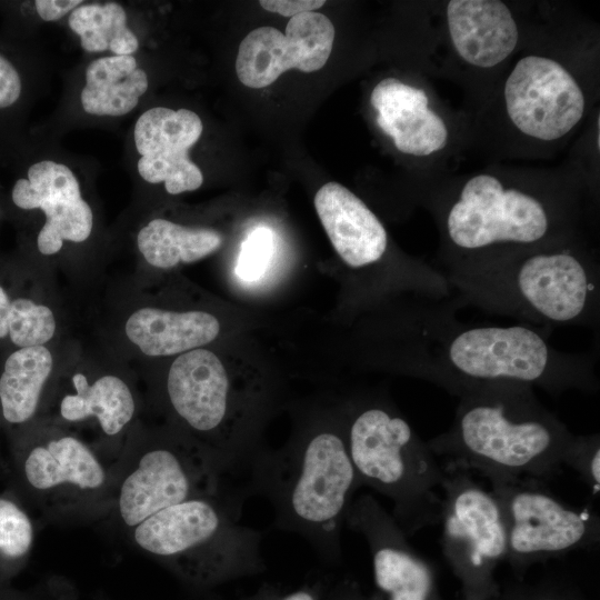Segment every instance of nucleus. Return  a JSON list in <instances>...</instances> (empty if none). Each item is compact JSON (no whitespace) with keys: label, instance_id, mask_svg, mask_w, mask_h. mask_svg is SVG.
Returning <instances> with one entry per match:
<instances>
[{"label":"nucleus","instance_id":"b1692460","mask_svg":"<svg viewBox=\"0 0 600 600\" xmlns=\"http://www.w3.org/2000/svg\"><path fill=\"white\" fill-rule=\"evenodd\" d=\"M222 241L216 230L188 228L166 219L151 220L137 237L147 262L160 269L200 260L218 250Z\"/></svg>","mask_w":600,"mask_h":600},{"label":"nucleus","instance_id":"cd10ccee","mask_svg":"<svg viewBox=\"0 0 600 600\" xmlns=\"http://www.w3.org/2000/svg\"><path fill=\"white\" fill-rule=\"evenodd\" d=\"M562 466L574 470L597 496L600 490V436L572 434L564 447Z\"/></svg>","mask_w":600,"mask_h":600},{"label":"nucleus","instance_id":"2eb2a0df","mask_svg":"<svg viewBox=\"0 0 600 600\" xmlns=\"http://www.w3.org/2000/svg\"><path fill=\"white\" fill-rule=\"evenodd\" d=\"M202 121L188 109L157 107L143 112L134 126V143L141 158L138 172L147 182H164L167 192L179 194L198 189L201 170L189 150L202 133Z\"/></svg>","mask_w":600,"mask_h":600},{"label":"nucleus","instance_id":"c9c22d12","mask_svg":"<svg viewBox=\"0 0 600 600\" xmlns=\"http://www.w3.org/2000/svg\"><path fill=\"white\" fill-rule=\"evenodd\" d=\"M277 600H323V590L320 583L304 584L291 592L280 593Z\"/></svg>","mask_w":600,"mask_h":600},{"label":"nucleus","instance_id":"f257e3e1","mask_svg":"<svg viewBox=\"0 0 600 600\" xmlns=\"http://www.w3.org/2000/svg\"><path fill=\"white\" fill-rule=\"evenodd\" d=\"M420 308L413 372L452 396L503 381L556 394L599 389L592 358L554 349L531 327L460 323L452 297L422 302Z\"/></svg>","mask_w":600,"mask_h":600},{"label":"nucleus","instance_id":"72a5a7b5","mask_svg":"<svg viewBox=\"0 0 600 600\" xmlns=\"http://www.w3.org/2000/svg\"><path fill=\"white\" fill-rule=\"evenodd\" d=\"M326 600H383L379 592L367 593L353 580L338 582L328 593Z\"/></svg>","mask_w":600,"mask_h":600},{"label":"nucleus","instance_id":"f704fd0d","mask_svg":"<svg viewBox=\"0 0 600 600\" xmlns=\"http://www.w3.org/2000/svg\"><path fill=\"white\" fill-rule=\"evenodd\" d=\"M36 9L38 14L44 21H54L62 18L66 13L72 12L81 0H37Z\"/></svg>","mask_w":600,"mask_h":600},{"label":"nucleus","instance_id":"bb28decb","mask_svg":"<svg viewBox=\"0 0 600 600\" xmlns=\"http://www.w3.org/2000/svg\"><path fill=\"white\" fill-rule=\"evenodd\" d=\"M33 540L34 527L29 513L12 498L0 496V552L22 568Z\"/></svg>","mask_w":600,"mask_h":600},{"label":"nucleus","instance_id":"c85d7f7f","mask_svg":"<svg viewBox=\"0 0 600 600\" xmlns=\"http://www.w3.org/2000/svg\"><path fill=\"white\" fill-rule=\"evenodd\" d=\"M273 252V234L268 228L254 229L242 242L236 271L246 281L258 279L267 269Z\"/></svg>","mask_w":600,"mask_h":600},{"label":"nucleus","instance_id":"dca6fc26","mask_svg":"<svg viewBox=\"0 0 600 600\" xmlns=\"http://www.w3.org/2000/svg\"><path fill=\"white\" fill-rule=\"evenodd\" d=\"M12 200L21 209L44 212L46 223L37 239L43 254L58 252L63 240L82 242L91 233V208L81 197L77 178L62 163L46 160L32 164L28 179L16 182Z\"/></svg>","mask_w":600,"mask_h":600},{"label":"nucleus","instance_id":"412c9836","mask_svg":"<svg viewBox=\"0 0 600 600\" xmlns=\"http://www.w3.org/2000/svg\"><path fill=\"white\" fill-rule=\"evenodd\" d=\"M220 332L218 319L204 311L176 312L141 308L126 322L127 337L151 357L173 356L213 341Z\"/></svg>","mask_w":600,"mask_h":600},{"label":"nucleus","instance_id":"f3484780","mask_svg":"<svg viewBox=\"0 0 600 600\" xmlns=\"http://www.w3.org/2000/svg\"><path fill=\"white\" fill-rule=\"evenodd\" d=\"M314 207L331 244L352 269L379 262L388 248V234L377 216L353 192L338 182L323 184Z\"/></svg>","mask_w":600,"mask_h":600},{"label":"nucleus","instance_id":"2f4dec72","mask_svg":"<svg viewBox=\"0 0 600 600\" xmlns=\"http://www.w3.org/2000/svg\"><path fill=\"white\" fill-rule=\"evenodd\" d=\"M21 93V81L14 67L0 56V109L13 104Z\"/></svg>","mask_w":600,"mask_h":600},{"label":"nucleus","instance_id":"4468645a","mask_svg":"<svg viewBox=\"0 0 600 600\" xmlns=\"http://www.w3.org/2000/svg\"><path fill=\"white\" fill-rule=\"evenodd\" d=\"M334 27L319 12L290 18L286 33L272 27H260L241 41L236 72L244 86L253 89L273 83L283 72L320 70L328 61L334 40Z\"/></svg>","mask_w":600,"mask_h":600},{"label":"nucleus","instance_id":"1a4fd4ad","mask_svg":"<svg viewBox=\"0 0 600 600\" xmlns=\"http://www.w3.org/2000/svg\"><path fill=\"white\" fill-rule=\"evenodd\" d=\"M443 470L441 551L459 581L461 600H487L501 588L496 570L507 556L502 513L493 493L470 471L448 463Z\"/></svg>","mask_w":600,"mask_h":600},{"label":"nucleus","instance_id":"39448f33","mask_svg":"<svg viewBox=\"0 0 600 600\" xmlns=\"http://www.w3.org/2000/svg\"><path fill=\"white\" fill-rule=\"evenodd\" d=\"M243 496H198L152 514L127 533L186 584L209 589L264 570L262 534L239 522Z\"/></svg>","mask_w":600,"mask_h":600},{"label":"nucleus","instance_id":"f8f14e48","mask_svg":"<svg viewBox=\"0 0 600 600\" xmlns=\"http://www.w3.org/2000/svg\"><path fill=\"white\" fill-rule=\"evenodd\" d=\"M344 524L366 539L377 592L383 600H444L434 566L411 547L409 537L373 496L354 498Z\"/></svg>","mask_w":600,"mask_h":600},{"label":"nucleus","instance_id":"7ed1b4c3","mask_svg":"<svg viewBox=\"0 0 600 600\" xmlns=\"http://www.w3.org/2000/svg\"><path fill=\"white\" fill-rule=\"evenodd\" d=\"M351 461L344 421L317 426L278 451L257 458L246 492L263 496L274 511V527L304 538L328 563L342 558L346 513L361 488Z\"/></svg>","mask_w":600,"mask_h":600},{"label":"nucleus","instance_id":"aec40b11","mask_svg":"<svg viewBox=\"0 0 600 600\" xmlns=\"http://www.w3.org/2000/svg\"><path fill=\"white\" fill-rule=\"evenodd\" d=\"M72 391L66 392L58 402V416L67 423L93 420L102 437L110 440L117 462L122 449L117 443L137 411L134 396L121 378L106 374L92 383L77 372L71 378ZM114 462V463H116Z\"/></svg>","mask_w":600,"mask_h":600},{"label":"nucleus","instance_id":"6ab92c4d","mask_svg":"<svg viewBox=\"0 0 600 600\" xmlns=\"http://www.w3.org/2000/svg\"><path fill=\"white\" fill-rule=\"evenodd\" d=\"M447 19L457 52L472 66L494 67L517 46V23L502 1L451 0L447 6Z\"/></svg>","mask_w":600,"mask_h":600},{"label":"nucleus","instance_id":"9b49d317","mask_svg":"<svg viewBox=\"0 0 600 600\" xmlns=\"http://www.w3.org/2000/svg\"><path fill=\"white\" fill-rule=\"evenodd\" d=\"M444 224L452 247L467 256L454 266L479 259L492 247L537 244L547 237L551 221L536 197L504 189L493 176L478 174L463 186Z\"/></svg>","mask_w":600,"mask_h":600},{"label":"nucleus","instance_id":"5701e85b","mask_svg":"<svg viewBox=\"0 0 600 600\" xmlns=\"http://www.w3.org/2000/svg\"><path fill=\"white\" fill-rule=\"evenodd\" d=\"M52 357L44 346L20 348L9 356L0 377V404L4 420L27 423L37 414Z\"/></svg>","mask_w":600,"mask_h":600},{"label":"nucleus","instance_id":"7c9ffc66","mask_svg":"<svg viewBox=\"0 0 600 600\" xmlns=\"http://www.w3.org/2000/svg\"><path fill=\"white\" fill-rule=\"evenodd\" d=\"M0 600H79V593L71 580L53 574L23 592L0 587Z\"/></svg>","mask_w":600,"mask_h":600},{"label":"nucleus","instance_id":"f03ea898","mask_svg":"<svg viewBox=\"0 0 600 600\" xmlns=\"http://www.w3.org/2000/svg\"><path fill=\"white\" fill-rule=\"evenodd\" d=\"M458 398L451 427L427 441L436 457L489 481H546L559 474L573 433L541 404L531 386L493 382Z\"/></svg>","mask_w":600,"mask_h":600},{"label":"nucleus","instance_id":"a211bd4d","mask_svg":"<svg viewBox=\"0 0 600 600\" xmlns=\"http://www.w3.org/2000/svg\"><path fill=\"white\" fill-rule=\"evenodd\" d=\"M370 101L378 112V126L392 138L399 151L429 156L447 144V127L428 108L423 90L396 78H386L374 87Z\"/></svg>","mask_w":600,"mask_h":600},{"label":"nucleus","instance_id":"0eeeda50","mask_svg":"<svg viewBox=\"0 0 600 600\" xmlns=\"http://www.w3.org/2000/svg\"><path fill=\"white\" fill-rule=\"evenodd\" d=\"M113 469L107 517L124 532L189 498L226 492L243 496L187 437L129 440Z\"/></svg>","mask_w":600,"mask_h":600},{"label":"nucleus","instance_id":"e433bc0d","mask_svg":"<svg viewBox=\"0 0 600 600\" xmlns=\"http://www.w3.org/2000/svg\"><path fill=\"white\" fill-rule=\"evenodd\" d=\"M280 596V591L270 584L261 587L254 594L243 600H277Z\"/></svg>","mask_w":600,"mask_h":600},{"label":"nucleus","instance_id":"a878e982","mask_svg":"<svg viewBox=\"0 0 600 600\" xmlns=\"http://www.w3.org/2000/svg\"><path fill=\"white\" fill-rule=\"evenodd\" d=\"M56 320L50 308L29 299L10 301L0 287V338L10 336L20 348L43 346L54 334Z\"/></svg>","mask_w":600,"mask_h":600},{"label":"nucleus","instance_id":"4be33fe9","mask_svg":"<svg viewBox=\"0 0 600 600\" xmlns=\"http://www.w3.org/2000/svg\"><path fill=\"white\" fill-rule=\"evenodd\" d=\"M147 89V74L132 56L103 57L86 70L81 104L89 114L119 117L130 112Z\"/></svg>","mask_w":600,"mask_h":600},{"label":"nucleus","instance_id":"9d476101","mask_svg":"<svg viewBox=\"0 0 600 600\" xmlns=\"http://www.w3.org/2000/svg\"><path fill=\"white\" fill-rule=\"evenodd\" d=\"M507 531L506 561L518 580L530 567L600 541V518L589 508H573L544 481L513 478L490 481Z\"/></svg>","mask_w":600,"mask_h":600},{"label":"nucleus","instance_id":"473e14b6","mask_svg":"<svg viewBox=\"0 0 600 600\" xmlns=\"http://www.w3.org/2000/svg\"><path fill=\"white\" fill-rule=\"evenodd\" d=\"M260 6L267 11L279 13L283 17H294L306 12H316L321 8L324 0H261Z\"/></svg>","mask_w":600,"mask_h":600},{"label":"nucleus","instance_id":"6e6552de","mask_svg":"<svg viewBox=\"0 0 600 600\" xmlns=\"http://www.w3.org/2000/svg\"><path fill=\"white\" fill-rule=\"evenodd\" d=\"M21 450L19 471L39 513L52 521L107 517L114 469L78 436L58 429L43 431Z\"/></svg>","mask_w":600,"mask_h":600},{"label":"nucleus","instance_id":"c756f323","mask_svg":"<svg viewBox=\"0 0 600 600\" xmlns=\"http://www.w3.org/2000/svg\"><path fill=\"white\" fill-rule=\"evenodd\" d=\"M487 600H587L576 588L556 581L536 583L518 580L501 586L499 592Z\"/></svg>","mask_w":600,"mask_h":600},{"label":"nucleus","instance_id":"4c0bfd02","mask_svg":"<svg viewBox=\"0 0 600 600\" xmlns=\"http://www.w3.org/2000/svg\"><path fill=\"white\" fill-rule=\"evenodd\" d=\"M98 599H99V600H111V599H109L108 597L102 596V594H100V596L98 597Z\"/></svg>","mask_w":600,"mask_h":600},{"label":"nucleus","instance_id":"ddd939ff","mask_svg":"<svg viewBox=\"0 0 600 600\" xmlns=\"http://www.w3.org/2000/svg\"><path fill=\"white\" fill-rule=\"evenodd\" d=\"M512 123L524 134L551 141L566 136L582 118L583 92L557 61L539 56L520 59L504 84Z\"/></svg>","mask_w":600,"mask_h":600},{"label":"nucleus","instance_id":"20e7f679","mask_svg":"<svg viewBox=\"0 0 600 600\" xmlns=\"http://www.w3.org/2000/svg\"><path fill=\"white\" fill-rule=\"evenodd\" d=\"M458 302L546 326H598L599 270L571 250L504 253L442 271Z\"/></svg>","mask_w":600,"mask_h":600},{"label":"nucleus","instance_id":"423d86ee","mask_svg":"<svg viewBox=\"0 0 600 600\" xmlns=\"http://www.w3.org/2000/svg\"><path fill=\"white\" fill-rule=\"evenodd\" d=\"M349 454L361 486L392 502L391 516L411 537L440 523L444 477L427 441L389 404H353L344 421Z\"/></svg>","mask_w":600,"mask_h":600},{"label":"nucleus","instance_id":"393cba45","mask_svg":"<svg viewBox=\"0 0 600 600\" xmlns=\"http://www.w3.org/2000/svg\"><path fill=\"white\" fill-rule=\"evenodd\" d=\"M68 23L88 52L110 50L114 56H131L139 47L138 38L127 27L124 9L116 2L79 6Z\"/></svg>","mask_w":600,"mask_h":600}]
</instances>
